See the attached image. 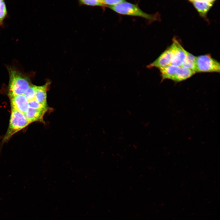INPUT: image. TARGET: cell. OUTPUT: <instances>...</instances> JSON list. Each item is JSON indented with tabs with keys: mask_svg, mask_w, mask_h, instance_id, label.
<instances>
[{
	"mask_svg": "<svg viewBox=\"0 0 220 220\" xmlns=\"http://www.w3.org/2000/svg\"><path fill=\"white\" fill-rule=\"evenodd\" d=\"M195 73V72L190 69L180 67L172 80L175 82L182 81L189 78Z\"/></svg>",
	"mask_w": 220,
	"mask_h": 220,
	"instance_id": "cell-11",
	"label": "cell"
},
{
	"mask_svg": "<svg viewBox=\"0 0 220 220\" xmlns=\"http://www.w3.org/2000/svg\"><path fill=\"white\" fill-rule=\"evenodd\" d=\"M9 75V96L24 94L31 84L29 78L14 67L8 66Z\"/></svg>",
	"mask_w": 220,
	"mask_h": 220,
	"instance_id": "cell-1",
	"label": "cell"
},
{
	"mask_svg": "<svg viewBox=\"0 0 220 220\" xmlns=\"http://www.w3.org/2000/svg\"><path fill=\"white\" fill-rule=\"evenodd\" d=\"M171 46L174 49V54L171 64L181 67L186 56L187 51L175 39H174Z\"/></svg>",
	"mask_w": 220,
	"mask_h": 220,
	"instance_id": "cell-6",
	"label": "cell"
},
{
	"mask_svg": "<svg viewBox=\"0 0 220 220\" xmlns=\"http://www.w3.org/2000/svg\"><path fill=\"white\" fill-rule=\"evenodd\" d=\"M36 86L32 84L24 94L28 101L35 99Z\"/></svg>",
	"mask_w": 220,
	"mask_h": 220,
	"instance_id": "cell-15",
	"label": "cell"
},
{
	"mask_svg": "<svg viewBox=\"0 0 220 220\" xmlns=\"http://www.w3.org/2000/svg\"><path fill=\"white\" fill-rule=\"evenodd\" d=\"M29 107L30 108L34 109L46 110H48L49 109L48 106H44L40 104L35 99L31 100L29 101Z\"/></svg>",
	"mask_w": 220,
	"mask_h": 220,
	"instance_id": "cell-17",
	"label": "cell"
},
{
	"mask_svg": "<svg viewBox=\"0 0 220 220\" xmlns=\"http://www.w3.org/2000/svg\"><path fill=\"white\" fill-rule=\"evenodd\" d=\"M12 108H13L24 114L29 107V101L24 94L9 96Z\"/></svg>",
	"mask_w": 220,
	"mask_h": 220,
	"instance_id": "cell-7",
	"label": "cell"
},
{
	"mask_svg": "<svg viewBox=\"0 0 220 220\" xmlns=\"http://www.w3.org/2000/svg\"><path fill=\"white\" fill-rule=\"evenodd\" d=\"M108 7L115 12L122 15L140 17L151 21L157 19L155 15L148 14L143 11L137 5L125 0L115 6Z\"/></svg>",
	"mask_w": 220,
	"mask_h": 220,
	"instance_id": "cell-3",
	"label": "cell"
},
{
	"mask_svg": "<svg viewBox=\"0 0 220 220\" xmlns=\"http://www.w3.org/2000/svg\"><path fill=\"white\" fill-rule=\"evenodd\" d=\"M124 0H101L105 6L108 7L115 6L123 2Z\"/></svg>",
	"mask_w": 220,
	"mask_h": 220,
	"instance_id": "cell-18",
	"label": "cell"
},
{
	"mask_svg": "<svg viewBox=\"0 0 220 220\" xmlns=\"http://www.w3.org/2000/svg\"><path fill=\"white\" fill-rule=\"evenodd\" d=\"M50 82H47L44 85L36 86L35 100L40 104L48 106L47 103V91L48 90Z\"/></svg>",
	"mask_w": 220,
	"mask_h": 220,
	"instance_id": "cell-10",
	"label": "cell"
},
{
	"mask_svg": "<svg viewBox=\"0 0 220 220\" xmlns=\"http://www.w3.org/2000/svg\"><path fill=\"white\" fill-rule=\"evenodd\" d=\"M48 110L29 108L24 114L31 123L35 122H39L45 123L43 117Z\"/></svg>",
	"mask_w": 220,
	"mask_h": 220,
	"instance_id": "cell-8",
	"label": "cell"
},
{
	"mask_svg": "<svg viewBox=\"0 0 220 220\" xmlns=\"http://www.w3.org/2000/svg\"><path fill=\"white\" fill-rule=\"evenodd\" d=\"M196 72H220L219 63L209 54L196 57Z\"/></svg>",
	"mask_w": 220,
	"mask_h": 220,
	"instance_id": "cell-4",
	"label": "cell"
},
{
	"mask_svg": "<svg viewBox=\"0 0 220 220\" xmlns=\"http://www.w3.org/2000/svg\"><path fill=\"white\" fill-rule=\"evenodd\" d=\"M30 124L24 113L11 108L8 127L0 143V147L7 142L14 135Z\"/></svg>",
	"mask_w": 220,
	"mask_h": 220,
	"instance_id": "cell-2",
	"label": "cell"
},
{
	"mask_svg": "<svg viewBox=\"0 0 220 220\" xmlns=\"http://www.w3.org/2000/svg\"><path fill=\"white\" fill-rule=\"evenodd\" d=\"M196 57L188 52L181 67L190 69L196 72Z\"/></svg>",
	"mask_w": 220,
	"mask_h": 220,
	"instance_id": "cell-13",
	"label": "cell"
},
{
	"mask_svg": "<svg viewBox=\"0 0 220 220\" xmlns=\"http://www.w3.org/2000/svg\"><path fill=\"white\" fill-rule=\"evenodd\" d=\"M179 67L170 64L160 69L162 81L165 79H170L172 80Z\"/></svg>",
	"mask_w": 220,
	"mask_h": 220,
	"instance_id": "cell-12",
	"label": "cell"
},
{
	"mask_svg": "<svg viewBox=\"0 0 220 220\" xmlns=\"http://www.w3.org/2000/svg\"><path fill=\"white\" fill-rule=\"evenodd\" d=\"M174 54V49L171 46L156 60L148 65L147 67L149 68H156L160 69L171 64Z\"/></svg>",
	"mask_w": 220,
	"mask_h": 220,
	"instance_id": "cell-5",
	"label": "cell"
},
{
	"mask_svg": "<svg viewBox=\"0 0 220 220\" xmlns=\"http://www.w3.org/2000/svg\"><path fill=\"white\" fill-rule=\"evenodd\" d=\"M80 5L90 6L104 7L101 0H81L79 1Z\"/></svg>",
	"mask_w": 220,
	"mask_h": 220,
	"instance_id": "cell-14",
	"label": "cell"
},
{
	"mask_svg": "<svg viewBox=\"0 0 220 220\" xmlns=\"http://www.w3.org/2000/svg\"><path fill=\"white\" fill-rule=\"evenodd\" d=\"M189 1L193 4L200 14L202 17H205L215 0H192Z\"/></svg>",
	"mask_w": 220,
	"mask_h": 220,
	"instance_id": "cell-9",
	"label": "cell"
},
{
	"mask_svg": "<svg viewBox=\"0 0 220 220\" xmlns=\"http://www.w3.org/2000/svg\"><path fill=\"white\" fill-rule=\"evenodd\" d=\"M6 3L3 0H0V24L2 22L7 15Z\"/></svg>",
	"mask_w": 220,
	"mask_h": 220,
	"instance_id": "cell-16",
	"label": "cell"
}]
</instances>
